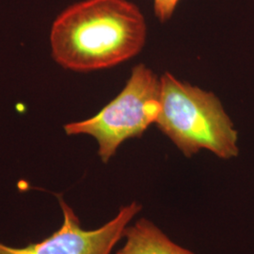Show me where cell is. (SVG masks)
Returning a JSON list of instances; mask_svg holds the SVG:
<instances>
[{
  "label": "cell",
  "mask_w": 254,
  "mask_h": 254,
  "mask_svg": "<svg viewBox=\"0 0 254 254\" xmlns=\"http://www.w3.org/2000/svg\"><path fill=\"white\" fill-rule=\"evenodd\" d=\"M145 18L128 0H83L55 19L49 43L55 62L66 70L89 73L131 60L144 47Z\"/></svg>",
  "instance_id": "1"
},
{
  "label": "cell",
  "mask_w": 254,
  "mask_h": 254,
  "mask_svg": "<svg viewBox=\"0 0 254 254\" xmlns=\"http://www.w3.org/2000/svg\"><path fill=\"white\" fill-rule=\"evenodd\" d=\"M59 203L64 220L51 236L23 247L0 242V254H110L141 210L137 201H132L121 207L118 214L101 227L86 230L82 228L73 209L63 198L59 197Z\"/></svg>",
  "instance_id": "4"
},
{
  "label": "cell",
  "mask_w": 254,
  "mask_h": 254,
  "mask_svg": "<svg viewBox=\"0 0 254 254\" xmlns=\"http://www.w3.org/2000/svg\"><path fill=\"white\" fill-rule=\"evenodd\" d=\"M160 104L154 124L185 156L200 150L225 160L238 155L237 131L213 92L165 73L160 77Z\"/></svg>",
  "instance_id": "2"
},
{
  "label": "cell",
  "mask_w": 254,
  "mask_h": 254,
  "mask_svg": "<svg viewBox=\"0 0 254 254\" xmlns=\"http://www.w3.org/2000/svg\"><path fill=\"white\" fill-rule=\"evenodd\" d=\"M126 242L116 254H195L174 243L147 218H139L126 230Z\"/></svg>",
  "instance_id": "5"
},
{
  "label": "cell",
  "mask_w": 254,
  "mask_h": 254,
  "mask_svg": "<svg viewBox=\"0 0 254 254\" xmlns=\"http://www.w3.org/2000/svg\"><path fill=\"white\" fill-rule=\"evenodd\" d=\"M160 109V78L140 64L113 100L91 118L66 124L64 131L68 136L93 137L102 162L108 163L127 139L143 135Z\"/></svg>",
  "instance_id": "3"
},
{
  "label": "cell",
  "mask_w": 254,
  "mask_h": 254,
  "mask_svg": "<svg viewBox=\"0 0 254 254\" xmlns=\"http://www.w3.org/2000/svg\"><path fill=\"white\" fill-rule=\"evenodd\" d=\"M180 0H154V10L157 19L167 22L172 18Z\"/></svg>",
  "instance_id": "6"
}]
</instances>
